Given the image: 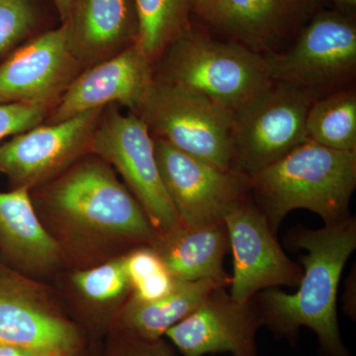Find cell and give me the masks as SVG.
Wrapping results in <instances>:
<instances>
[{
  "instance_id": "obj_1",
  "label": "cell",
  "mask_w": 356,
  "mask_h": 356,
  "mask_svg": "<svg viewBox=\"0 0 356 356\" xmlns=\"http://www.w3.org/2000/svg\"><path fill=\"white\" fill-rule=\"evenodd\" d=\"M302 255L304 270L295 294L266 289L259 299L261 324L282 336L295 337L302 327L317 334L325 356H350L337 313V295L346 261L356 248V222L350 217L318 229H295L290 236Z\"/></svg>"
},
{
  "instance_id": "obj_2",
  "label": "cell",
  "mask_w": 356,
  "mask_h": 356,
  "mask_svg": "<svg viewBox=\"0 0 356 356\" xmlns=\"http://www.w3.org/2000/svg\"><path fill=\"white\" fill-rule=\"evenodd\" d=\"M356 187V152L307 140L250 177L257 207L275 233L288 213L308 209L325 225L350 219Z\"/></svg>"
},
{
  "instance_id": "obj_3",
  "label": "cell",
  "mask_w": 356,
  "mask_h": 356,
  "mask_svg": "<svg viewBox=\"0 0 356 356\" xmlns=\"http://www.w3.org/2000/svg\"><path fill=\"white\" fill-rule=\"evenodd\" d=\"M156 64L154 79L191 89L231 111L271 81L264 56L191 25Z\"/></svg>"
},
{
  "instance_id": "obj_4",
  "label": "cell",
  "mask_w": 356,
  "mask_h": 356,
  "mask_svg": "<svg viewBox=\"0 0 356 356\" xmlns=\"http://www.w3.org/2000/svg\"><path fill=\"white\" fill-rule=\"evenodd\" d=\"M271 81L314 102L351 88L356 74V22L351 13L318 10L286 51L264 55Z\"/></svg>"
},
{
  "instance_id": "obj_5",
  "label": "cell",
  "mask_w": 356,
  "mask_h": 356,
  "mask_svg": "<svg viewBox=\"0 0 356 356\" xmlns=\"http://www.w3.org/2000/svg\"><path fill=\"white\" fill-rule=\"evenodd\" d=\"M138 115L153 137L221 170H233L231 110L154 76Z\"/></svg>"
},
{
  "instance_id": "obj_6",
  "label": "cell",
  "mask_w": 356,
  "mask_h": 356,
  "mask_svg": "<svg viewBox=\"0 0 356 356\" xmlns=\"http://www.w3.org/2000/svg\"><path fill=\"white\" fill-rule=\"evenodd\" d=\"M314 100L271 81L232 111L233 170L250 177L309 140L306 119Z\"/></svg>"
},
{
  "instance_id": "obj_7",
  "label": "cell",
  "mask_w": 356,
  "mask_h": 356,
  "mask_svg": "<svg viewBox=\"0 0 356 356\" xmlns=\"http://www.w3.org/2000/svg\"><path fill=\"white\" fill-rule=\"evenodd\" d=\"M49 200L58 214L81 228L139 242L156 238L142 206L102 161L74 166L54 185Z\"/></svg>"
},
{
  "instance_id": "obj_8",
  "label": "cell",
  "mask_w": 356,
  "mask_h": 356,
  "mask_svg": "<svg viewBox=\"0 0 356 356\" xmlns=\"http://www.w3.org/2000/svg\"><path fill=\"white\" fill-rule=\"evenodd\" d=\"M88 151L121 173L154 229L166 233L179 224L159 173L153 136L139 115L116 109L102 115Z\"/></svg>"
},
{
  "instance_id": "obj_9",
  "label": "cell",
  "mask_w": 356,
  "mask_h": 356,
  "mask_svg": "<svg viewBox=\"0 0 356 356\" xmlns=\"http://www.w3.org/2000/svg\"><path fill=\"white\" fill-rule=\"evenodd\" d=\"M161 180L178 219L185 226L224 222L225 217L248 197L250 177L182 153L154 138Z\"/></svg>"
},
{
  "instance_id": "obj_10",
  "label": "cell",
  "mask_w": 356,
  "mask_h": 356,
  "mask_svg": "<svg viewBox=\"0 0 356 356\" xmlns=\"http://www.w3.org/2000/svg\"><path fill=\"white\" fill-rule=\"evenodd\" d=\"M234 257L232 298L248 303L257 292L281 286L297 287L301 267L285 254L266 218L247 198L224 219Z\"/></svg>"
},
{
  "instance_id": "obj_11",
  "label": "cell",
  "mask_w": 356,
  "mask_h": 356,
  "mask_svg": "<svg viewBox=\"0 0 356 356\" xmlns=\"http://www.w3.org/2000/svg\"><path fill=\"white\" fill-rule=\"evenodd\" d=\"M81 69L62 23L16 47L0 62V103L54 108Z\"/></svg>"
},
{
  "instance_id": "obj_12",
  "label": "cell",
  "mask_w": 356,
  "mask_h": 356,
  "mask_svg": "<svg viewBox=\"0 0 356 356\" xmlns=\"http://www.w3.org/2000/svg\"><path fill=\"white\" fill-rule=\"evenodd\" d=\"M103 112L104 108L89 110L13 136L0 144V172L15 188L40 184L88 149Z\"/></svg>"
},
{
  "instance_id": "obj_13",
  "label": "cell",
  "mask_w": 356,
  "mask_h": 356,
  "mask_svg": "<svg viewBox=\"0 0 356 356\" xmlns=\"http://www.w3.org/2000/svg\"><path fill=\"white\" fill-rule=\"evenodd\" d=\"M318 11V0H211L198 15L229 41L278 53Z\"/></svg>"
},
{
  "instance_id": "obj_14",
  "label": "cell",
  "mask_w": 356,
  "mask_h": 356,
  "mask_svg": "<svg viewBox=\"0 0 356 356\" xmlns=\"http://www.w3.org/2000/svg\"><path fill=\"white\" fill-rule=\"evenodd\" d=\"M154 76V65L134 44L79 74L54 107L48 124L104 108L110 103H119L138 115Z\"/></svg>"
},
{
  "instance_id": "obj_15",
  "label": "cell",
  "mask_w": 356,
  "mask_h": 356,
  "mask_svg": "<svg viewBox=\"0 0 356 356\" xmlns=\"http://www.w3.org/2000/svg\"><path fill=\"white\" fill-rule=\"evenodd\" d=\"M225 288L213 290L196 310L165 332L184 356H257L255 336L262 325L259 313L250 302L232 298Z\"/></svg>"
},
{
  "instance_id": "obj_16",
  "label": "cell",
  "mask_w": 356,
  "mask_h": 356,
  "mask_svg": "<svg viewBox=\"0 0 356 356\" xmlns=\"http://www.w3.org/2000/svg\"><path fill=\"white\" fill-rule=\"evenodd\" d=\"M69 48L81 67H90L136 43L135 0H72L65 21Z\"/></svg>"
},
{
  "instance_id": "obj_17",
  "label": "cell",
  "mask_w": 356,
  "mask_h": 356,
  "mask_svg": "<svg viewBox=\"0 0 356 356\" xmlns=\"http://www.w3.org/2000/svg\"><path fill=\"white\" fill-rule=\"evenodd\" d=\"M0 343L50 355H72L79 334L64 318L32 301L13 278L0 274Z\"/></svg>"
},
{
  "instance_id": "obj_18",
  "label": "cell",
  "mask_w": 356,
  "mask_h": 356,
  "mask_svg": "<svg viewBox=\"0 0 356 356\" xmlns=\"http://www.w3.org/2000/svg\"><path fill=\"white\" fill-rule=\"evenodd\" d=\"M163 234L156 252L168 273L178 281L209 280L227 287L231 276L225 271L229 250L224 222L185 226L181 222Z\"/></svg>"
},
{
  "instance_id": "obj_19",
  "label": "cell",
  "mask_w": 356,
  "mask_h": 356,
  "mask_svg": "<svg viewBox=\"0 0 356 356\" xmlns=\"http://www.w3.org/2000/svg\"><path fill=\"white\" fill-rule=\"evenodd\" d=\"M29 189L0 192V248L28 266H47L55 261L58 245L40 222Z\"/></svg>"
},
{
  "instance_id": "obj_20",
  "label": "cell",
  "mask_w": 356,
  "mask_h": 356,
  "mask_svg": "<svg viewBox=\"0 0 356 356\" xmlns=\"http://www.w3.org/2000/svg\"><path fill=\"white\" fill-rule=\"evenodd\" d=\"M224 287L209 280L175 281L172 291L152 302L132 300L122 316L129 336L158 341L180 321L196 310L213 290Z\"/></svg>"
},
{
  "instance_id": "obj_21",
  "label": "cell",
  "mask_w": 356,
  "mask_h": 356,
  "mask_svg": "<svg viewBox=\"0 0 356 356\" xmlns=\"http://www.w3.org/2000/svg\"><path fill=\"white\" fill-rule=\"evenodd\" d=\"M139 19L136 46L154 65L168 46L191 27L194 0H135Z\"/></svg>"
},
{
  "instance_id": "obj_22",
  "label": "cell",
  "mask_w": 356,
  "mask_h": 356,
  "mask_svg": "<svg viewBox=\"0 0 356 356\" xmlns=\"http://www.w3.org/2000/svg\"><path fill=\"white\" fill-rule=\"evenodd\" d=\"M309 140L337 151L356 152V91L348 88L316 100L306 119Z\"/></svg>"
},
{
  "instance_id": "obj_23",
  "label": "cell",
  "mask_w": 356,
  "mask_h": 356,
  "mask_svg": "<svg viewBox=\"0 0 356 356\" xmlns=\"http://www.w3.org/2000/svg\"><path fill=\"white\" fill-rule=\"evenodd\" d=\"M74 280L83 295L97 302L118 299L131 286L125 259L77 273Z\"/></svg>"
},
{
  "instance_id": "obj_24",
  "label": "cell",
  "mask_w": 356,
  "mask_h": 356,
  "mask_svg": "<svg viewBox=\"0 0 356 356\" xmlns=\"http://www.w3.org/2000/svg\"><path fill=\"white\" fill-rule=\"evenodd\" d=\"M36 23L33 0H0V62L29 36Z\"/></svg>"
},
{
  "instance_id": "obj_25",
  "label": "cell",
  "mask_w": 356,
  "mask_h": 356,
  "mask_svg": "<svg viewBox=\"0 0 356 356\" xmlns=\"http://www.w3.org/2000/svg\"><path fill=\"white\" fill-rule=\"evenodd\" d=\"M49 109L22 103H0V143L41 125Z\"/></svg>"
},
{
  "instance_id": "obj_26",
  "label": "cell",
  "mask_w": 356,
  "mask_h": 356,
  "mask_svg": "<svg viewBox=\"0 0 356 356\" xmlns=\"http://www.w3.org/2000/svg\"><path fill=\"white\" fill-rule=\"evenodd\" d=\"M128 337L129 343L118 356H175L161 339L146 341L129 334Z\"/></svg>"
},
{
  "instance_id": "obj_27",
  "label": "cell",
  "mask_w": 356,
  "mask_h": 356,
  "mask_svg": "<svg viewBox=\"0 0 356 356\" xmlns=\"http://www.w3.org/2000/svg\"><path fill=\"white\" fill-rule=\"evenodd\" d=\"M0 356H56L40 353V351L13 346V344L0 343Z\"/></svg>"
},
{
  "instance_id": "obj_28",
  "label": "cell",
  "mask_w": 356,
  "mask_h": 356,
  "mask_svg": "<svg viewBox=\"0 0 356 356\" xmlns=\"http://www.w3.org/2000/svg\"><path fill=\"white\" fill-rule=\"evenodd\" d=\"M57 8L58 14H60L62 22H65L69 17L70 8H72V0H53Z\"/></svg>"
},
{
  "instance_id": "obj_29",
  "label": "cell",
  "mask_w": 356,
  "mask_h": 356,
  "mask_svg": "<svg viewBox=\"0 0 356 356\" xmlns=\"http://www.w3.org/2000/svg\"><path fill=\"white\" fill-rule=\"evenodd\" d=\"M332 3L336 4L339 10L346 11L353 13V9L356 7V0H330Z\"/></svg>"
},
{
  "instance_id": "obj_30",
  "label": "cell",
  "mask_w": 356,
  "mask_h": 356,
  "mask_svg": "<svg viewBox=\"0 0 356 356\" xmlns=\"http://www.w3.org/2000/svg\"><path fill=\"white\" fill-rule=\"evenodd\" d=\"M210 1L211 0H194V11L198 14Z\"/></svg>"
},
{
  "instance_id": "obj_31",
  "label": "cell",
  "mask_w": 356,
  "mask_h": 356,
  "mask_svg": "<svg viewBox=\"0 0 356 356\" xmlns=\"http://www.w3.org/2000/svg\"><path fill=\"white\" fill-rule=\"evenodd\" d=\"M72 355H56V356H70Z\"/></svg>"
}]
</instances>
